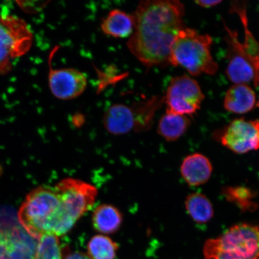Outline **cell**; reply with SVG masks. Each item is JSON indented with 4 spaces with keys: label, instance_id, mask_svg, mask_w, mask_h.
<instances>
[{
    "label": "cell",
    "instance_id": "30bf717a",
    "mask_svg": "<svg viewBox=\"0 0 259 259\" xmlns=\"http://www.w3.org/2000/svg\"><path fill=\"white\" fill-rule=\"evenodd\" d=\"M216 138L236 154H245L259 149V119H234L216 135Z\"/></svg>",
    "mask_w": 259,
    "mask_h": 259
},
{
    "label": "cell",
    "instance_id": "4fadbf2b",
    "mask_svg": "<svg viewBox=\"0 0 259 259\" xmlns=\"http://www.w3.org/2000/svg\"><path fill=\"white\" fill-rule=\"evenodd\" d=\"M212 169L211 163L205 155L194 153L184 158L181 166V174L189 186H199L209 180Z\"/></svg>",
    "mask_w": 259,
    "mask_h": 259
},
{
    "label": "cell",
    "instance_id": "8fae6325",
    "mask_svg": "<svg viewBox=\"0 0 259 259\" xmlns=\"http://www.w3.org/2000/svg\"><path fill=\"white\" fill-rule=\"evenodd\" d=\"M39 238L21 226L0 228V259H35Z\"/></svg>",
    "mask_w": 259,
    "mask_h": 259
},
{
    "label": "cell",
    "instance_id": "ac0fdd59",
    "mask_svg": "<svg viewBox=\"0 0 259 259\" xmlns=\"http://www.w3.org/2000/svg\"><path fill=\"white\" fill-rule=\"evenodd\" d=\"M185 206L188 214L199 224L208 223L213 216L211 202L204 194L194 193L187 197Z\"/></svg>",
    "mask_w": 259,
    "mask_h": 259
},
{
    "label": "cell",
    "instance_id": "ffe728a7",
    "mask_svg": "<svg viewBox=\"0 0 259 259\" xmlns=\"http://www.w3.org/2000/svg\"><path fill=\"white\" fill-rule=\"evenodd\" d=\"M118 245L108 236H94L87 245L89 256L92 259H115Z\"/></svg>",
    "mask_w": 259,
    "mask_h": 259
},
{
    "label": "cell",
    "instance_id": "e0dca14e",
    "mask_svg": "<svg viewBox=\"0 0 259 259\" xmlns=\"http://www.w3.org/2000/svg\"><path fill=\"white\" fill-rule=\"evenodd\" d=\"M190 125L189 116L166 111L160 119L157 132L165 140L174 142L183 137Z\"/></svg>",
    "mask_w": 259,
    "mask_h": 259
},
{
    "label": "cell",
    "instance_id": "603a6c76",
    "mask_svg": "<svg viewBox=\"0 0 259 259\" xmlns=\"http://www.w3.org/2000/svg\"><path fill=\"white\" fill-rule=\"evenodd\" d=\"M256 106L257 107V108H259V99H258V101L257 103Z\"/></svg>",
    "mask_w": 259,
    "mask_h": 259
},
{
    "label": "cell",
    "instance_id": "9a60e30c",
    "mask_svg": "<svg viewBox=\"0 0 259 259\" xmlns=\"http://www.w3.org/2000/svg\"><path fill=\"white\" fill-rule=\"evenodd\" d=\"M102 31L114 38L131 37L135 29L134 15L119 9L109 12L101 24Z\"/></svg>",
    "mask_w": 259,
    "mask_h": 259
},
{
    "label": "cell",
    "instance_id": "44dd1931",
    "mask_svg": "<svg viewBox=\"0 0 259 259\" xmlns=\"http://www.w3.org/2000/svg\"><path fill=\"white\" fill-rule=\"evenodd\" d=\"M62 259H92L88 254L79 251L71 252L65 250L63 252Z\"/></svg>",
    "mask_w": 259,
    "mask_h": 259
},
{
    "label": "cell",
    "instance_id": "7c38bea8",
    "mask_svg": "<svg viewBox=\"0 0 259 259\" xmlns=\"http://www.w3.org/2000/svg\"><path fill=\"white\" fill-rule=\"evenodd\" d=\"M48 83L54 97L60 100H69L82 95L87 88V79L83 73L72 68H50Z\"/></svg>",
    "mask_w": 259,
    "mask_h": 259
},
{
    "label": "cell",
    "instance_id": "52a82bcc",
    "mask_svg": "<svg viewBox=\"0 0 259 259\" xmlns=\"http://www.w3.org/2000/svg\"><path fill=\"white\" fill-rule=\"evenodd\" d=\"M33 35L27 23L16 16L0 17V74L10 72L12 61L30 50Z\"/></svg>",
    "mask_w": 259,
    "mask_h": 259
},
{
    "label": "cell",
    "instance_id": "9c48e42d",
    "mask_svg": "<svg viewBox=\"0 0 259 259\" xmlns=\"http://www.w3.org/2000/svg\"><path fill=\"white\" fill-rule=\"evenodd\" d=\"M204 98L197 81L184 74L171 79L163 99L166 111L192 116L200 109Z\"/></svg>",
    "mask_w": 259,
    "mask_h": 259
},
{
    "label": "cell",
    "instance_id": "7a4b0ae2",
    "mask_svg": "<svg viewBox=\"0 0 259 259\" xmlns=\"http://www.w3.org/2000/svg\"><path fill=\"white\" fill-rule=\"evenodd\" d=\"M18 218L22 228L37 238L44 234L59 236L70 231L54 187L40 186L29 193L19 209Z\"/></svg>",
    "mask_w": 259,
    "mask_h": 259
},
{
    "label": "cell",
    "instance_id": "d6986e66",
    "mask_svg": "<svg viewBox=\"0 0 259 259\" xmlns=\"http://www.w3.org/2000/svg\"><path fill=\"white\" fill-rule=\"evenodd\" d=\"M222 193L225 199L243 212H253L258 203L255 201V194L250 188L244 186H229L223 188Z\"/></svg>",
    "mask_w": 259,
    "mask_h": 259
},
{
    "label": "cell",
    "instance_id": "2e32d148",
    "mask_svg": "<svg viewBox=\"0 0 259 259\" xmlns=\"http://www.w3.org/2000/svg\"><path fill=\"white\" fill-rule=\"evenodd\" d=\"M122 221L120 210L111 204H102L93 213V228L100 234H114L121 228Z\"/></svg>",
    "mask_w": 259,
    "mask_h": 259
},
{
    "label": "cell",
    "instance_id": "5b68a950",
    "mask_svg": "<svg viewBox=\"0 0 259 259\" xmlns=\"http://www.w3.org/2000/svg\"><path fill=\"white\" fill-rule=\"evenodd\" d=\"M205 259H259V224L241 223L207 240Z\"/></svg>",
    "mask_w": 259,
    "mask_h": 259
},
{
    "label": "cell",
    "instance_id": "ba28073f",
    "mask_svg": "<svg viewBox=\"0 0 259 259\" xmlns=\"http://www.w3.org/2000/svg\"><path fill=\"white\" fill-rule=\"evenodd\" d=\"M54 188L60 196L65 222L71 230L92 209L98 191L92 184L71 178L61 180Z\"/></svg>",
    "mask_w": 259,
    "mask_h": 259
},
{
    "label": "cell",
    "instance_id": "5bb4252c",
    "mask_svg": "<svg viewBox=\"0 0 259 259\" xmlns=\"http://www.w3.org/2000/svg\"><path fill=\"white\" fill-rule=\"evenodd\" d=\"M255 100L253 90L247 84H235L227 91L224 107L229 112L236 114H244L253 109Z\"/></svg>",
    "mask_w": 259,
    "mask_h": 259
},
{
    "label": "cell",
    "instance_id": "8992f818",
    "mask_svg": "<svg viewBox=\"0 0 259 259\" xmlns=\"http://www.w3.org/2000/svg\"><path fill=\"white\" fill-rule=\"evenodd\" d=\"M163 101L158 97H154L132 106L112 105L103 116V125L109 134L113 135H125L132 131H148L152 125L155 112Z\"/></svg>",
    "mask_w": 259,
    "mask_h": 259
},
{
    "label": "cell",
    "instance_id": "7402d4cb",
    "mask_svg": "<svg viewBox=\"0 0 259 259\" xmlns=\"http://www.w3.org/2000/svg\"><path fill=\"white\" fill-rule=\"evenodd\" d=\"M222 2L220 0H200V1H196V5L204 8H209L213 7V6H218Z\"/></svg>",
    "mask_w": 259,
    "mask_h": 259
},
{
    "label": "cell",
    "instance_id": "3957f363",
    "mask_svg": "<svg viewBox=\"0 0 259 259\" xmlns=\"http://www.w3.org/2000/svg\"><path fill=\"white\" fill-rule=\"evenodd\" d=\"M232 11L241 19L244 29V39L239 41L237 32L225 26L226 40L228 45V66L226 75L235 84L252 82L259 85V42L249 30L248 18L244 5H232Z\"/></svg>",
    "mask_w": 259,
    "mask_h": 259
},
{
    "label": "cell",
    "instance_id": "6da1fadb",
    "mask_svg": "<svg viewBox=\"0 0 259 259\" xmlns=\"http://www.w3.org/2000/svg\"><path fill=\"white\" fill-rule=\"evenodd\" d=\"M184 6L179 1L141 2L133 14L135 29L127 42L130 51L148 67L169 64L171 47L184 28Z\"/></svg>",
    "mask_w": 259,
    "mask_h": 259
},
{
    "label": "cell",
    "instance_id": "277c9868",
    "mask_svg": "<svg viewBox=\"0 0 259 259\" xmlns=\"http://www.w3.org/2000/svg\"><path fill=\"white\" fill-rule=\"evenodd\" d=\"M212 38L192 28L181 29L171 47L169 64L180 66L191 75H213L219 70L211 55Z\"/></svg>",
    "mask_w": 259,
    "mask_h": 259
}]
</instances>
